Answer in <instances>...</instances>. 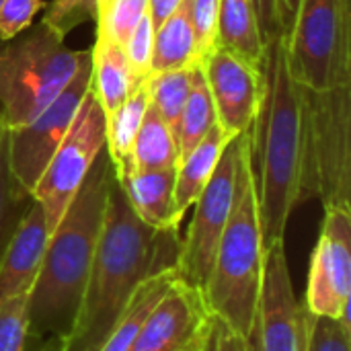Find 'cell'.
Returning <instances> with one entry per match:
<instances>
[{
    "instance_id": "obj_36",
    "label": "cell",
    "mask_w": 351,
    "mask_h": 351,
    "mask_svg": "<svg viewBox=\"0 0 351 351\" xmlns=\"http://www.w3.org/2000/svg\"><path fill=\"white\" fill-rule=\"evenodd\" d=\"M183 0H148V16L152 23V29L156 31L181 4Z\"/></svg>"
},
{
    "instance_id": "obj_29",
    "label": "cell",
    "mask_w": 351,
    "mask_h": 351,
    "mask_svg": "<svg viewBox=\"0 0 351 351\" xmlns=\"http://www.w3.org/2000/svg\"><path fill=\"white\" fill-rule=\"evenodd\" d=\"M304 351H351L350 317L329 319L308 313Z\"/></svg>"
},
{
    "instance_id": "obj_25",
    "label": "cell",
    "mask_w": 351,
    "mask_h": 351,
    "mask_svg": "<svg viewBox=\"0 0 351 351\" xmlns=\"http://www.w3.org/2000/svg\"><path fill=\"white\" fill-rule=\"evenodd\" d=\"M193 68L150 74L146 78L148 101L156 109V113L162 117V121L171 128V132L175 136L179 130V119H181L185 101H187L189 90H191Z\"/></svg>"
},
{
    "instance_id": "obj_7",
    "label": "cell",
    "mask_w": 351,
    "mask_h": 351,
    "mask_svg": "<svg viewBox=\"0 0 351 351\" xmlns=\"http://www.w3.org/2000/svg\"><path fill=\"white\" fill-rule=\"evenodd\" d=\"M249 146L251 130L247 134L230 138L216 165L214 175L210 177L208 185L193 204L191 222L187 226L185 237L181 239L177 274L187 286H191L199 294H204L218 243L228 224L237 197L241 162L249 152Z\"/></svg>"
},
{
    "instance_id": "obj_28",
    "label": "cell",
    "mask_w": 351,
    "mask_h": 351,
    "mask_svg": "<svg viewBox=\"0 0 351 351\" xmlns=\"http://www.w3.org/2000/svg\"><path fill=\"white\" fill-rule=\"evenodd\" d=\"M29 294L0 302V351H27Z\"/></svg>"
},
{
    "instance_id": "obj_5",
    "label": "cell",
    "mask_w": 351,
    "mask_h": 351,
    "mask_svg": "<svg viewBox=\"0 0 351 351\" xmlns=\"http://www.w3.org/2000/svg\"><path fill=\"white\" fill-rule=\"evenodd\" d=\"M86 49H70L43 21L0 41V113L8 130L43 113L76 74Z\"/></svg>"
},
{
    "instance_id": "obj_39",
    "label": "cell",
    "mask_w": 351,
    "mask_h": 351,
    "mask_svg": "<svg viewBox=\"0 0 351 351\" xmlns=\"http://www.w3.org/2000/svg\"><path fill=\"white\" fill-rule=\"evenodd\" d=\"M189 351H197V350H189Z\"/></svg>"
},
{
    "instance_id": "obj_26",
    "label": "cell",
    "mask_w": 351,
    "mask_h": 351,
    "mask_svg": "<svg viewBox=\"0 0 351 351\" xmlns=\"http://www.w3.org/2000/svg\"><path fill=\"white\" fill-rule=\"evenodd\" d=\"M33 204L31 191H27L16 177L12 175L10 160H8V148L6 140L0 146V261L4 257V251L27 214L29 206Z\"/></svg>"
},
{
    "instance_id": "obj_27",
    "label": "cell",
    "mask_w": 351,
    "mask_h": 351,
    "mask_svg": "<svg viewBox=\"0 0 351 351\" xmlns=\"http://www.w3.org/2000/svg\"><path fill=\"white\" fill-rule=\"evenodd\" d=\"M148 12V0H101L97 10V41L125 47L132 31Z\"/></svg>"
},
{
    "instance_id": "obj_3",
    "label": "cell",
    "mask_w": 351,
    "mask_h": 351,
    "mask_svg": "<svg viewBox=\"0 0 351 351\" xmlns=\"http://www.w3.org/2000/svg\"><path fill=\"white\" fill-rule=\"evenodd\" d=\"M115 167L103 148L49 234L29 292L27 351H60L68 339L103 228Z\"/></svg>"
},
{
    "instance_id": "obj_34",
    "label": "cell",
    "mask_w": 351,
    "mask_h": 351,
    "mask_svg": "<svg viewBox=\"0 0 351 351\" xmlns=\"http://www.w3.org/2000/svg\"><path fill=\"white\" fill-rule=\"evenodd\" d=\"M43 0H2L0 4V41L12 39L31 27Z\"/></svg>"
},
{
    "instance_id": "obj_24",
    "label": "cell",
    "mask_w": 351,
    "mask_h": 351,
    "mask_svg": "<svg viewBox=\"0 0 351 351\" xmlns=\"http://www.w3.org/2000/svg\"><path fill=\"white\" fill-rule=\"evenodd\" d=\"M218 121L214 101L206 82V76L199 66L193 68V80L191 90L185 101L179 130H177V142H179V162L197 146V142L212 130V125ZM177 162V165H179Z\"/></svg>"
},
{
    "instance_id": "obj_13",
    "label": "cell",
    "mask_w": 351,
    "mask_h": 351,
    "mask_svg": "<svg viewBox=\"0 0 351 351\" xmlns=\"http://www.w3.org/2000/svg\"><path fill=\"white\" fill-rule=\"evenodd\" d=\"M199 68L222 130L230 138L247 134L261 101V70L222 47H216Z\"/></svg>"
},
{
    "instance_id": "obj_37",
    "label": "cell",
    "mask_w": 351,
    "mask_h": 351,
    "mask_svg": "<svg viewBox=\"0 0 351 351\" xmlns=\"http://www.w3.org/2000/svg\"><path fill=\"white\" fill-rule=\"evenodd\" d=\"M280 4H282V19H284V37H286L296 16V10L300 6V0H280Z\"/></svg>"
},
{
    "instance_id": "obj_8",
    "label": "cell",
    "mask_w": 351,
    "mask_h": 351,
    "mask_svg": "<svg viewBox=\"0 0 351 351\" xmlns=\"http://www.w3.org/2000/svg\"><path fill=\"white\" fill-rule=\"evenodd\" d=\"M304 101L315 193L325 210H351V86L304 88Z\"/></svg>"
},
{
    "instance_id": "obj_19",
    "label": "cell",
    "mask_w": 351,
    "mask_h": 351,
    "mask_svg": "<svg viewBox=\"0 0 351 351\" xmlns=\"http://www.w3.org/2000/svg\"><path fill=\"white\" fill-rule=\"evenodd\" d=\"M216 47L228 49L253 66H261L265 43L251 0H220Z\"/></svg>"
},
{
    "instance_id": "obj_20",
    "label": "cell",
    "mask_w": 351,
    "mask_h": 351,
    "mask_svg": "<svg viewBox=\"0 0 351 351\" xmlns=\"http://www.w3.org/2000/svg\"><path fill=\"white\" fill-rule=\"evenodd\" d=\"M90 90L105 115H111L134 90V78L123 47L107 41H95Z\"/></svg>"
},
{
    "instance_id": "obj_23",
    "label": "cell",
    "mask_w": 351,
    "mask_h": 351,
    "mask_svg": "<svg viewBox=\"0 0 351 351\" xmlns=\"http://www.w3.org/2000/svg\"><path fill=\"white\" fill-rule=\"evenodd\" d=\"M146 109H148V90L144 80L138 86H134L130 97L111 115H107L105 148L115 169L132 156V146L144 121Z\"/></svg>"
},
{
    "instance_id": "obj_18",
    "label": "cell",
    "mask_w": 351,
    "mask_h": 351,
    "mask_svg": "<svg viewBox=\"0 0 351 351\" xmlns=\"http://www.w3.org/2000/svg\"><path fill=\"white\" fill-rule=\"evenodd\" d=\"M177 267H169L142 282L134 296L130 298V302L125 304V308L121 311V315L117 317L115 325L111 327L99 351H130L148 315L156 308V304L177 282Z\"/></svg>"
},
{
    "instance_id": "obj_22",
    "label": "cell",
    "mask_w": 351,
    "mask_h": 351,
    "mask_svg": "<svg viewBox=\"0 0 351 351\" xmlns=\"http://www.w3.org/2000/svg\"><path fill=\"white\" fill-rule=\"evenodd\" d=\"M177 162H179L177 136L171 132V128L162 121V117L148 101L144 121L132 146V156L121 165H132L136 171H165V169H177Z\"/></svg>"
},
{
    "instance_id": "obj_38",
    "label": "cell",
    "mask_w": 351,
    "mask_h": 351,
    "mask_svg": "<svg viewBox=\"0 0 351 351\" xmlns=\"http://www.w3.org/2000/svg\"><path fill=\"white\" fill-rule=\"evenodd\" d=\"M6 134H8V128H6V121H4V117H2V113H0V146H2V142L6 140Z\"/></svg>"
},
{
    "instance_id": "obj_11",
    "label": "cell",
    "mask_w": 351,
    "mask_h": 351,
    "mask_svg": "<svg viewBox=\"0 0 351 351\" xmlns=\"http://www.w3.org/2000/svg\"><path fill=\"white\" fill-rule=\"evenodd\" d=\"M308 311L298 302L290 278L286 245L265 247L261 288L247 333L251 351H304Z\"/></svg>"
},
{
    "instance_id": "obj_12",
    "label": "cell",
    "mask_w": 351,
    "mask_h": 351,
    "mask_svg": "<svg viewBox=\"0 0 351 351\" xmlns=\"http://www.w3.org/2000/svg\"><path fill=\"white\" fill-rule=\"evenodd\" d=\"M351 210H325L321 237L311 257L304 306L317 317H350Z\"/></svg>"
},
{
    "instance_id": "obj_40",
    "label": "cell",
    "mask_w": 351,
    "mask_h": 351,
    "mask_svg": "<svg viewBox=\"0 0 351 351\" xmlns=\"http://www.w3.org/2000/svg\"><path fill=\"white\" fill-rule=\"evenodd\" d=\"M0 4H2V0H0Z\"/></svg>"
},
{
    "instance_id": "obj_33",
    "label": "cell",
    "mask_w": 351,
    "mask_h": 351,
    "mask_svg": "<svg viewBox=\"0 0 351 351\" xmlns=\"http://www.w3.org/2000/svg\"><path fill=\"white\" fill-rule=\"evenodd\" d=\"M197 351H251L247 335L218 315H208Z\"/></svg>"
},
{
    "instance_id": "obj_21",
    "label": "cell",
    "mask_w": 351,
    "mask_h": 351,
    "mask_svg": "<svg viewBox=\"0 0 351 351\" xmlns=\"http://www.w3.org/2000/svg\"><path fill=\"white\" fill-rule=\"evenodd\" d=\"M197 64L195 37L189 21V6L183 0L177 10L154 31L150 74L193 68Z\"/></svg>"
},
{
    "instance_id": "obj_14",
    "label": "cell",
    "mask_w": 351,
    "mask_h": 351,
    "mask_svg": "<svg viewBox=\"0 0 351 351\" xmlns=\"http://www.w3.org/2000/svg\"><path fill=\"white\" fill-rule=\"evenodd\" d=\"M208 315L202 294L177 278L148 315L130 351L197 350Z\"/></svg>"
},
{
    "instance_id": "obj_2",
    "label": "cell",
    "mask_w": 351,
    "mask_h": 351,
    "mask_svg": "<svg viewBox=\"0 0 351 351\" xmlns=\"http://www.w3.org/2000/svg\"><path fill=\"white\" fill-rule=\"evenodd\" d=\"M179 249V228L154 230L144 224L115 177L80 308L60 351H99L138 286L177 267Z\"/></svg>"
},
{
    "instance_id": "obj_9",
    "label": "cell",
    "mask_w": 351,
    "mask_h": 351,
    "mask_svg": "<svg viewBox=\"0 0 351 351\" xmlns=\"http://www.w3.org/2000/svg\"><path fill=\"white\" fill-rule=\"evenodd\" d=\"M105 130L107 115L88 88L70 130L31 191L45 214L49 234L74 199L90 165L105 148Z\"/></svg>"
},
{
    "instance_id": "obj_1",
    "label": "cell",
    "mask_w": 351,
    "mask_h": 351,
    "mask_svg": "<svg viewBox=\"0 0 351 351\" xmlns=\"http://www.w3.org/2000/svg\"><path fill=\"white\" fill-rule=\"evenodd\" d=\"M259 70L261 101L251 128V169L267 247L284 241L292 212L317 193L308 156L304 88L290 74L284 37L265 43Z\"/></svg>"
},
{
    "instance_id": "obj_4",
    "label": "cell",
    "mask_w": 351,
    "mask_h": 351,
    "mask_svg": "<svg viewBox=\"0 0 351 351\" xmlns=\"http://www.w3.org/2000/svg\"><path fill=\"white\" fill-rule=\"evenodd\" d=\"M263 255L265 245L249 146L239 171L234 206L202 294L208 313L222 317L243 335L249 333L253 321L263 276Z\"/></svg>"
},
{
    "instance_id": "obj_31",
    "label": "cell",
    "mask_w": 351,
    "mask_h": 351,
    "mask_svg": "<svg viewBox=\"0 0 351 351\" xmlns=\"http://www.w3.org/2000/svg\"><path fill=\"white\" fill-rule=\"evenodd\" d=\"M101 0H51L45 10L43 23L58 35H66L86 21H97Z\"/></svg>"
},
{
    "instance_id": "obj_6",
    "label": "cell",
    "mask_w": 351,
    "mask_h": 351,
    "mask_svg": "<svg viewBox=\"0 0 351 351\" xmlns=\"http://www.w3.org/2000/svg\"><path fill=\"white\" fill-rule=\"evenodd\" d=\"M284 39L290 74L300 86H351L350 0H300Z\"/></svg>"
},
{
    "instance_id": "obj_30",
    "label": "cell",
    "mask_w": 351,
    "mask_h": 351,
    "mask_svg": "<svg viewBox=\"0 0 351 351\" xmlns=\"http://www.w3.org/2000/svg\"><path fill=\"white\" fill-rule=\"evenodd\" d=\"M189 21L195 37L197 64L202 66L206 58L216 49V29H218V8L220 0H187Z\"/></svg>"
},
{
    "instance_id": "obj_16",
    "label": "cell",
    "mask_w": 351,
    "mask_h": 351,
    "mask_svg": "<svg viewBox=\"0 0 351 351\" xmlns=\"http://www.w3.org/2000/svg\"><path fill=\"white\" fill-rule=\"evenodd\" d=\"M175 173L177 169L136 171L132 165L115 169V177L134 214L154 230L181 226L183 216L175 206Z\"/></svg>"
},
{
    "instance_id": "obj_15",
    "label": "cell",
    "mask_w": 351,
    "mask_h": 351,
    "mask_svg": "<svg viewBox=\"0 0 351 351\" xmlns=\"http://www.w3.org/2000/svg\"><path fill=\"white\" fill-rule=\"evenodd\" d=\"M47 241L49 230L45 214L33 199L0 261V302L19 294H29L33 290Z\"/></svg>"
},
{
    "instance_id": "obj_17",
    "label": "cell",
    "mask_w": 351,
    "mask_h": 351,
    "mask_svg": "<svg viewBox=\"0 0 351 351\" xmlns=\"http://www.w3.org/2000/svg\"><path fill=\"white\" fill-rule=\"evenodd\" d=\"M228 142H230V136L216 121L212 130L197 142V146L177 165L175 206L181 216H185V212L195 204V199L208 185Z\"/></svg>"
},
{
    "instance_id": "obj_32",
    "label": "cell",
    "mask_w": 351,
    "mask_h": 351,
    "mask_svg": "<svg viewBox=\"0 0 351 351\" xmlns=\"http://www.w3.org/2000/svg\"><path fill=\"white\" fill-rule=\"evenodd\" d=\"M152 45H154V29L150 23L148 12L142 16V21L132 31L123 51L130 64V72L134 78V84L144 82L150 76V64H152Z\"/></svg>"
},
{
    "instance_id": "obj_35",
    "label": "cell",
    "mask_w": 351,
    "mask_h": 351,
    "mask_svg": "<svg viewBox=\"0 0 351 351\" xmlns=\"http://www.w3.org/2000/svg\"><path fill=\"white\" fill-rule=\"evenodd\" d=\"M251 6L255 10L263 43H269L276 37H284V19H282L280 0H251Z\"/></svg>"
},
{
    "instance_id": "obj_10",
    "label": "cell",
    "mask_w": 351,
    "mask_h": 351,
    "mask_svg": "<svg viewBox=\"0 0 351 351\" xmlns=\"http://www.w3.org/2000/svg\"><path fill=\"white\" fill-rule=\"evenodd\" d=\"M93 80V51L86 49L76 74L66 84V88L53 99V103L39 113L33 121L8 130L6 148L12 175L27 189L33 191L41 173L45 171L49 158L62 144L66 132L70 130L82 99L86 97Z\"/></svg>"
}]
</instances>
